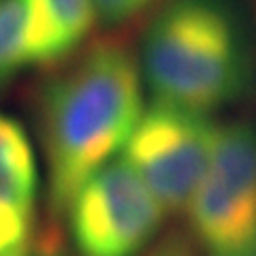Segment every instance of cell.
<instances>
[{
  "label": "cell",
  "instance_id": "obj_1",
  "mask_svg": "<svg viewBox=\"0 0 256 256\" xmlns=\"http://www.w3.org/2000/svg\"><path fill=\"white\" fill-rule=\"evenodd\" d=\"M143 73L124 45H92L41 92L47 196L66 214L82 186L109 164L143 116Z\"/></svg>",
  "mask_w": 256,
  "mask_h": 256
},
{
  "label": "cell",
  "instance_id": "obj_2",
  "mask_svg": "<svg viewBox=\"0 0 256 256\" xmlns=\"http://www.w3.org/2000/svg\"><path fill=\"white\" fill-rule=\"evenodd\" d=\"M141 73L154 100L220 109L250 82V47L228 0H166L141 43Z\"/></svg>",
  "mask_w": 256,
  "mask_h": 256
},
{
  "label": "cell",
  "instance_id": "obj_3",
  "mask_svg": "<svg viewBox=\"0 0 256 256\" xmlns=\"http://www.w3.org/2000/svg\"><path fill=\"white\" fill-rule=\"evenodd\" d=\"M222 126L212 114L154 100L122 150V158L166 214H182L210 169Z\"/></svg>",
  "mask_w": 256,
  "mask_h": 256
},
{
  "label": "cell",
  "instance_id": "obj_4",
  "mask_svg": "<svg viewBox=\"0 0 256 256\" xmlns=\"http://www.w3.org/2000/svg\"><path fill=\"white\" fill-rule=\"evenodd\" d=\"M201 256H256V126L224 124L214 160L188 205Z\"/></svg>",
  "mask_w": 256,
  "mask_h": 256
},
{
  "label": "cell",
  "instance_id": "obj_5",
  "mask_svg": "<svg viewBox=\"0 0 256 256\" xmlns=\"http://www.w3.org/2000/svg\"><path fill=\"white\" fill-rule=\"evenodd\" d=\"M79 256H139L164 220V210L124 158L88 180L68 205Z\"/></svg>",
  "mask_w": 256,
  "mask_h": 256
},
{
  "label": "cell",
  "instance_id": "obj_6",
  "mask_svg": "<svg viewBox=\"0 0 256 256\" xmlns=\"http://www.w3.org/2000/svg\"><path fill=\"white\" fill-rule=\"evenodd\" d=\"M38 192V169L28 134L0 114V256H28Z\"/></svg>",
  "mask_w": 256,
  "mask_h": 256
},
{
  "label": "cell",
  "instance_id": "obj_7",
  "mask_svg": "<svg viewBox=\"0 0 256 256\" xmlns=\"http://www.w3.org/2000/svg\"><path fill=\"white\" fill-rule=\"evenodd\" d=\"M32 64H56L73 56L94 28V0H26Z\"/></svg>",
  "mask_w": 256,
  "mask_h": 256
},
{
  "label": "cell",
  "instance_id": "obj_8",
  "mask_svg": "<svg viewBox=\"0 0 256 256\" xmlns=\"http://www.w3.org/2000/svg\"><path fill=\"white\" fill-rule=\"evenodd\" d=\"M30 64L26 0H0V84Z\"/></svg>",
  "mask_w": 256,
  "mask_h": 256
},
{
  "label": "cell",
  "instance_id": "obj_9",
  "mask_svg": "<svg viewBox=\"0 0 256 256\" xmlns=\"http://www.w3.org/2000/svg\"><path fill=\"white\" fill-rule=\"evenodd\" d=\"M154 0H94L96 15L105 24H124L146 11Z\"/></svg>",
  "mask_w": 256,
  "mask_h": 256
},
{
  "label": "cell",
  "instance_id": "obj_10",
  "mask_svg": "<svg viewBox=\"0 0 256 256\" xmlns=\"http://www.w3.org/2000/svg\"><path fill=\"white\" fill-rule=\"evenodd\" d=\"M148 256H198V254L188 239L180 235H171L164 242H160Z\"/></svg>",
  "mask_w": 256,
  "mask_h": 256
},
{
  "label": "cell",
  "instance_id": "obj_11",
  "mask_svg": "<svg viewBox=\"0 0 256 256\" xmlns=\"http://www.w3.org/2000/svg\"><path fill=\"white\" fill-rule=\"evenodd\" d=\"M28 256H66L56 244H36L32 246Z\"/></svg>",
  "mask_w": 256,
  "mask_h": 256
}]
</instances>
